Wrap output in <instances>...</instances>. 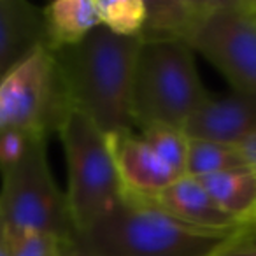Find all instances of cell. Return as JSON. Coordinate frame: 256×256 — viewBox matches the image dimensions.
I'll list each match as a JSON object with an SVG mask.
<instances>
[{"instance_id": "obj_16", "label": "cell", "mask_w": 256, "mask_h": 256, "mask_svg": "<svg viewBox=\"0 0 256 256\" xmlns=\"http://www.w3.org/2000/svg\"><path fill=\"white\" fill-rule=\"evenodd\" d=\"M100 26L116 36L140 37L146 20V0H95Z\"/></svg>"}, {"instance_id": "obj_13", "label": "cell", "mask_w": 256, "mask_h": 256, "mask_svg": "<svg viewBox=\"0 0 256 256\" xmlns=\"http://www.w3.org/2000/svg\"><path fill=\"white\" fill-rule=\"evenodd\" d=\"M212 200L240 226L256 228V170L235 168L198 178Z\"/></svg>"}, {"instance_id": "obj_18", "label": "cell", "mask_w": 256, "mask_h": 256, "mask_svg": "<svg viewBox=\"0 0 256 256\" xmlns=\"http://www.w3.org/2000/svg\"><path fill=\"white\" fill-rule=\"evenodd\" d=\"M64 238L40 232L6 234L9 256H60Z\"/></svg>"}, {"instance_id": "obj_1", "label": "cell", "mask_w": 256, "mask_h": 256, "mask_svg": "<svg viewBox=\"0 0 256 256\" xmlns=\"http://www.w3.org/2000/svg\"><path fill=\"white\" fill-rule=\"evenodd\" d=\"M140 37L96 26L81 42L54 51L72 107L106 136L134 130V76Z\"/></svg>"}, {"instance_id": "obj_19", "label": "cell", "mask_w": 256, "mask_h": 256, "mask_svg": "<svg viewBox=\"0 0 256 256\" xmlns=\"http://www.w3.org/2000/svg\"><path fill=\"white\" fill-rule=\"evenodd\" d=\"M36 137H28L20 132H2L0 134V172L18 164L26 153L30 142ZM48 140V139H46Z\"/></svg>"}, {"instance_id": "obj_15", "label": "cell", "mask_w": 256, "mask_h": 256, "mask_svg": "<svg viewBox=\"0 0 256 256\" xmlns=\"http://www.w3.org/2000/svg\"><path fill=\"white\" fill-rule=\"evenodd\" d=\"M242 167H248V165H246L237 146L190 139L188 158H186V176L198 179Z\"/></svg>"}, {"instance_id": "obj_24", "label": "cell", "mask_w": 256, "mask_h": 256, "mask_svg": "<svg viewBox=\"0 0 256 256\" xmlns=\"http://www.w3.org/2000/svg\"><path fill=\"white\" fill-rule=\"evenodd\" d=\"M244 240L251 242V244H256V228H251L244 234Z\"/></svg>"}, {"instance_id": "obj_11", "label": "cell", "mask_w": 256, "mask_h": 256, "mask_svg": "<svg viewBox=\"0 0 256 256\" xmlns=\"http://www.w3.org/2000/svg\"><path fill=\"white\" fill-rule=\"evenodd\" d=\"M153 200L170 216L193 226L220 232L248 230L228 216L207 193L202 182L192 176L179 178L164 192L158 193Z\"/></svg>"}, {"instance_id": "obj_22", "label": "cell", "mask_w": 256, "mask_h": 256, "mask_svg": "<svg viewBox=\"0 0 256 256\" xmlns=\"http://www.w3.org/2000/svg\"><path fill=\"white\" fill-rule=\"evenodd\" d=\"M60 256H95V254L86 251V249L76 240L74 235H70V237H65L64 240H62Z\"/></svg>"}, {"instance_id": "obj_9", "label": "cell", "mask_w": 256, "mask_h": 256, "mask_svg": "<svg viewBox=\"0 0 256 256\" xmlns=\"http://www.w3.org/2000/svg\"><path fill=\"white\" fill-rule=\"evenodd\" d=\"M107 139L124 192L144 198H154L167 186L182 178L162 162L134 130L107 136Z\"/></svg>"}, {"instance_id": "obj_14", "label": "cell", "mask_w": 256, "mask_h": 256, "mask_svg": "<svg viewBox=\"0 0 256 256\" xmlns=\"http://www.w3.org/2000/svg\"><path fill=\"white\" fill-rule=\"evenodd\" d=\"M46 46L60 51L81 42L100 26L95 0H56L42 9Z\"/></svg>"}, {"instance_id": "obj_21", "label": "cell", "mask_w": 256, "mask_h": 256, "mask_svg": "<svg viewBox=\"0 0 256 256\" xmlns=\"http://www.w3.org/2000/svg\"><path fill=\"white\" fill-rule=\"evenodd\" d=\"M237 148L240 151L242 158H244L246 165L256 170V132L252 136H249L246 140H242Z\"/></svg>"}, {"instance_id": "obj_20", "label": "cell", "mask_w": 256, "mask_h": 256, "mask_svg": "<svg viewBox=\"0 0 256 256\" xmlns=\"http://www.w3.org/2000/svg\"><path fill=\"white\" fill-rule=\"evenodd\" d=\"M216 256H256V244L244 240V235L238 238L237 242L230 244L228 248H224L223 251H220Z\"/></svg>"}, {"instance_id": "obj_23", "label": "cell", "mask_w": 256, "mask_h": 256, "mask_svg": "<svg viewBox=\"0 0 256 256\" xmlns=\"http://www.w3.org/2000/svg\"><path fill=\"white\" fill-rule=\"evenodd\" d=\"M0 256H9L8 251V240H6V230L0 223Z\"/></svg>"}, {"instance_id": "obj_3", "label": "cell", "mask_w": 256, "mask_h": 256, "mask_svg": "<svg viewBox=\"0 0 256 256\" xmlns=\"http://www.w3.org/2000/svg\"><path fill=\"white\" fill-rule=\"evenodd\" d=\"M195 51L179 40H142L134 76V123L182 128L209 98Z\"/></svg>"}, {"instance_id": "obj_5", "label": "cell", "mask_w": 256, "mask_h": 256, "mask_svg": "<svg viewBox=\"0 0 256 256\" xmlns=\"http://www.w3.org/2000/svg\"><path fill=\"white\" fill-rule=\"evenodd\" d=\"M46 142L34 139L18 164L0 172V223L8 235L25 232L74 235L67 195L53 179Z\"/></svg>"}, {"instance_id": "obj_10", "label": "cell", "mask_w": 256, "mask_h": 256, "mask_svg": "<svg viewBox=\"0 0 256 256\" xmlns=\"http://www.w3.org/2000/svg\"><path fill=\"white\" fill-rule=\"evenodd\" d=\"M46 46L42 9L25 0H0V81Z\"/></svg>"}, {"instance_id": "obj_8", "label": "cell", "mask_w": 256, "mask_h": 256, "mask_svg": "<svg viewBox=\"0 0 256 256\" xmlns=\"http://www.w3.org/2000/svg\"><path fill=\"white\" fill-rule=\"evenodd\" d=\"M188 139L238 146L256 132V95L232 92L209 96L182 126Z\"/></svg>"}, {"instance_id": "obj_7", "label": "cell", "mask_w": 256, "mask_h": 256, "mask_svg": "<svg viewBox=\"0 0 256 256\" xmlns=\"http://www.w3.org/2000/svg\"><path fill=\"white\" fill-rule=\"evenodd\" d=\"M190 48L214 65L234 92L256 95V0H214Z\"/></svg>"}, {"instance_id": "obj_12", "label": "cell", "mask_w": 256, "mask_h": 256, "mask_svg": "<svg viewBox=\"0 0 256 256\" xmlns=\"http://www.w3.org/2000/svg\"><path fill=\"white\" fill-rule=\"evenodd\" d=\"M212 6L214 0H146L140 39L179 40L190 46L193 34Z\"/></svg>"}, {"instance_id": "obj_2", "label": "cell", "mask_w": 256, "mask_h": 256, "mask_svg": "<svg viewBox=\"0 0 256 256\" xmlns=\"http://www.w3.org/2000/svg\"><path fill=\"white\" fill-rule=\"evenodd\" d=\"M248 230H206L179 221L153 198L124 192L120 206L76 240L95 256H216Z\"/></svg>"}, {"instance_id": "obj_4", "label": "cell", "mask_w": 256, "mask_h": 256, "mask_svg": "<svg viewBox=\"0 0 256 256\" xmlns=\"http://www.w3.org/2000/svg\"><path fill=\"white\" fill-rule=\"evenodd\" d=\"M58 136L67 160V204L74 234L110 214L124 196L106 134L81 110L72 107Z\"/></svg>"}, {"instance_id": "obj_17", "label": "cell", "mask_w": 256, "mask_h": 256, "mask_svg": "<svg viewBox=\"0 0 256 256\" xmlns=\"http://www.w3.org/2000/svg\"><path fill=\"white\" fill-rule=\"evenodd\" d=\"M140 137L156 153L162 162L172 167L179 176H186V158H188L190 139L182 128L168 124H151L140 128Z\"/></svg>"}, {"instance_id": "obj_6", "label": "cell", "mask_w": 256, "mask_h": 256, "mask_svg": "<svg viewBox=\"0 0 256 256\" xmlns=\"http://www.w3.org/2000/svg\"><path fill=\"white\" fill-rule=\"evenodd\" d=\"M70 109L56 54L48 46L36 50L0 81V134L48 139L58 134Z\"/></svg>"}]
</instances>
